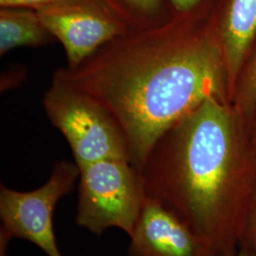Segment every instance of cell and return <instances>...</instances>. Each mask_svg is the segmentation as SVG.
<instances>
[{"mask_svg": "<svg viewBox=\"0 0 256 256\" xmlns=\"http://www.w3.org/2000/svg\"><path fill=\"white\" fill-rule=\"evenodd\" d=\"M43 102L48 119L68 140L79 169L102 160L129 162L119 124L90 95L52 79Z\"/></svg>", "mask_w": 256, "mask_h": 256, "instance_id": "cell-3", "label": "cell"}, {"mask_svg": "<svg viewBox=\"0 0 256 256\" xmlns=\"http://www.w3.org/2000/svg\"><path fill=\"white\" fill-rule=\"evenodd\" d=\"M138 172L147 198L203 238L216 256H236L256 194V160L225 98H207L167 130Z\"/></svg>", "mask_w": 256, "mask_h": 256, "instance_id": "cell-2", "label": "cell"}, {"mask_svg": "<svg viewBox=\"0 0 256 256\" xmlns=\"http://www.w3.org/2000/svg\"><path fill=\"white\" fill-rule=\"evenodd\" d=\"M210 26L218 39L232 88L256 36V0H229L218 25Z\"/></svg>", "mask_w": 256, "mask_h": 256, "instance_id": "cell-8", "label": "cell"}, {"mask_svg": "<svg viewBox=\"0 0 256 256\" xmlns=\"http://www.w3.org/2000/svg\"><path fill=\"white\" fill-rule=\"evenodd\" d=\"M134 28L158 27L174 18L169 0H104Z\"/></svg>", "mask_w": 256, "mask_h": 256, "instance_id": "cell-10", "label": "cell"}, {"mask_svg": "<svg viewBox=\"0 0 256 256\" xmlns=\"http://www.w3.org/2000/svg\"><path fill=\"white\" fill-rule=\"evenodd\" d=\"M80 176L76 164L58 160L41 187L22 192L0 186V234L10 239L27 240L48 256H63L54 230V212L58 202L74 191Z\"/></svg>", "mask_w": 256, "mask_h": 256, "instance_id": "cell-5", "label": "cell"}, {"mask_svg": "<svg viewBox=\"0 0 256 256\" xmlns=\"http://www.w3.org/2000/svg\"><path fill=\"white\" fill-rule=\"evenodd\" d=\"M10 239L0 234V256H9L8 254V246H9Z\"/></svg>", "mask_w": 256, "mask_h": 256, "instance_id": "cell-15", "label": "cell"}, {"mask_svg": "<svg viewBox=\"0 0 256 256\" xmlns=\"http://www.w3.org/2000/svg\"><path fill=\"white\" fill-rule=\"evenodd\" d=\"M54 80L84 92L110 112L138 170L148 153L180 120L212 96L226 98L229 82L210 25L176 18L158 27L132 28Z\"/></svg>", "mask_w": 256, "mask_h": 256, "instance_id": "cell-1", "label": "cell"}, {"mask_svg": "<svg viewBox=\"0 0 256 256\" xmlns=\"http://www.w3.org/2000/svg\"><path fill=\"white\" fill-rule=\"evenodd\" d=\"M60 0H0L1 8H25V9H43Z\"/></svg>", "mask_w": 256, "mask_h": 256, "instance_id": "cell-14", "label": "cell"}, {"mask_svg": "<svg viewBox=\"0 0 256 256\" xmlns=\"http://www.w3.org/2000/svg\"><path fill=\"white\" fill-rule=\"evenodd\" d=\"M55 38L37 10L25 8L0 9V55L19 46H40Z\"/></svg>", "mask_w": 256, "mask_h": 256, "instance_id": "cell-9", "label": "cell"}, {"mask_svg": "<svg viewBox=\"0 0 256 256\" xmlns=\"http://www.w3.org/2000/svg\"><path fill=\"white\" fill-rule=\"evenodd\" d=\"M252 151H254L256 160V135H254V137L252 138Z\"/></svg>", "mask_w": 256, "mask_h": 256, "instance_id": "cell-17", "label": "cell"}, {"mask_svg": "<svg viewBox=\"0 0 256 256\" xmlns=\"http://www.w3.org/2000/svg\"><path fill=\"white\" fill-rule=\"evenodd\" d=\"M79 170L77 225L96 236L111 228L130 236L146 198L138 170L126 160H102Z\"/></svg>", "mask_w": 256, "mask_h": 256, "instance_id": "cell-4", "label": "cell"}, {"mask_svg": "<svg viewBox=\"0 0 256 256\" xmlns=\"http://www.w3.org/2000/svg\"><path fill=\"white\" fill-rule=\"evenodd\" d=\"M236 256H254L252 254H250L248 250H245V248H238V254Z\"/></svg>", "mask_w": 256, "mask_h": 256, "instance_id": "cell-16", "label": "cell"}, {"mask_svg": "<svg viewBox=\"0 0 256 256\" xmlns=\"http://www.w3.org/2000/svg\"><path fill=\"white\" fill-rule=\"evenodd\" d=\"M236 104L245 115H250L256 108V50L240 80L236 92Z\"/></svg>", "mask_w": 256, "mask_h": 256, "instance_id": "cell-11", "label": "cell"}, {"mask_svg": "<svg viewBox=\"0 0 256 256\" xmlns=\"http://www.w3.org/2000/svg\"><path fill=\"white\" fill-rule=\"evenodd\" d=\"M129 238L128 256H216L203 238L147 196Z\"/></svg>", "mask_w": 256, "mask_h": 256, "instance_id": "cell-7", "label": "cell"}, {"mask_svg": "<svg viewBox=\"0 0 256 256\" xmlns=\"http://www.w3.org/2000/svg\"><path fill=\"white\" fill-rule=\"evenodd\" d=\"M37 12L64 46L68 68L134 28L104 0H60Z\"/></svg>", "mask_w": 256, "mask_h": 256, "instance_id": "cell-6", "label": "cell"}, {"mask_svg": "<svg viewBox=\"0 0 256 256\" xmlns=\"http://www.w3.org/2000/svg\"><path fill=\"white\" fill-rule=\"evenodd\" d=\"M208 0H169L176 18H196Z\"/></svg>", "mask_w": 256, "mask_h": 256, "instance_id": "cell-13", "label": "cell"}, {"mask_svg": "<svg viewBox=\"0 0 256 256\" xmlns=\"http://www.w3.org/2000/svg\"><path fill=\"white\" fill-rule=\"evenodd\" d=\"M239 248H245L256 256V194L248 212L240 236Z\"/></svg>", "mask_w": 256, "mask_h": 256, "instance_id": "cell-12", "label": "cell"}]
</instances>
